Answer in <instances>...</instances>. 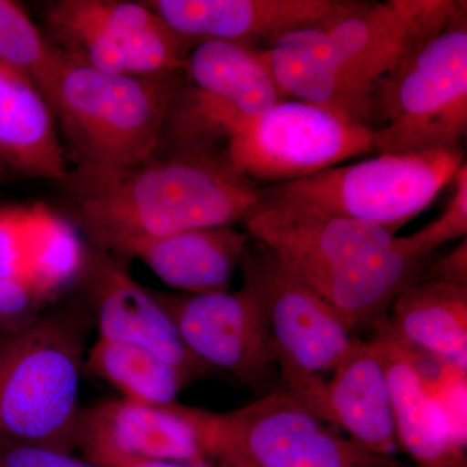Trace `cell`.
Here are the masks:
<instances>
[{"label":"cell","mask_w":467,"mask_h":467,"mask_svg":"<svg viewBox=\"0 0 467 467\" xmlns=\"http://www.w3.org/2000/svg\"><path fill=\"white\" fill-rule=\"evenodd\" d=\"M61 183L76 225L112 254L131 242L244 223L263 202L257 184L207 150H158L129 168L77 164Z\"/></svg>","instance_id":"obj_1"},{"label":"cell","mask_w":467,"mask_h":467,"mask_svg":"<svg viewBox=\"0 0 467 467\" xmlns=\"http://www.w3.org/2000/svg\"><path fill=\"white\" fill-rule=\"evenodd\" d=\"M461 3L358 2L328 23L285 34L260 57L284 99L337 110L371 128L380 86L447 26Z\"/></svg>","instance_id":"obj_2"},{"label":"cell","mask_w":467,"mask_h":467,"mask_svg":"<svg viewBox=\"0 0 467 467\" xmlns=\"http://www.w3.org/2000/svg\"><path fill=\"white\" fill-rule=\"evenodd\" d=\"M182 73L112 75L57 50L36 85L75 150L77 164L129 168L161 147Z\"/></svg>","instance_id":"obj_3"},{"label":"cell","mask_w":467,"mask_h":467,"mask_svg":"<svg viewBox=\"0 0 467 467\" xmlns=\"http://www.w3.org/2000/svg\"><path fill=\"white\" fill-rule=\"evenodd\" d=\"M92 318L85 304L48 306L0 334V441L73 453Z\"/></svg>","instance_id":"obj_4"},{"label":"cell","mask_w":467,"mask_h":467,"mask_svg":"<svg viewBox=\"0 0 467 467\" xmlns=\"http://www.w3.org/2000/svg\"><path fill=\"white\" fill-rule=\"evenodd\" d=\"M374 153L461 147L467 131V5L383 82L374 101Z\"/></svg>","instance_id":"obj_5"},{"label":"cell","mask_w":467,"mask_h":467,"mask_svg":"<svg viewBox=\"0 0 467 467\" xmlns=\"http://www.w3.org/2000/svg\"><path fill=\"white\" fill-rule=\"evenodd\" d=\"M466 164L462 147L377 153L292 182L260 187L267 201L303 202L398 233L450 186Z\"/></svg>","instance_id":"obj_6"},{"label":"cell","mask_w":467,"mask_h":467,"mask_svg":"<svg viewBox=\"0 0 467 467\" xmlns=\"http://www.w3.org/2000/svg\"><path fill=\"white\" fill-rule=\"evenodd\" d=\"M239 270L265 322L281 389L297 398L327 379L358 337L266 245L251 241Z\"/></svg>","instance_id":"obj_7"},{"label":"cell","mask_w":467,"mask_h":467,"mask_svg":"<svg viewBox=\"0 0 467 467\" xmlns=\"http://www.w3.org/2000/svg\"><path fill=\"white\" fill-rule=\"evenodd\" d=\"M223 153L236 173L259 187L272 186L374 153V130L346 113L285 99L243 117Z\"/></svg>","instance_id":"obj_8"},{"label":"cell","mask_w":467,"mask_h":467,"mask_svg":"<svg viewBox=\"0 0 467 467\" xmlns=\"http://www.w3.org/2000/svg\"><path fill=\"white\" fill-rule=\"evenodd\" d=\"M208 459L230 467H352L373 454L319 420L284 389L217 411L199 408Z\"/></svg>","instance_id":"obj_9"},{"label":"cell","mask_w":467,"mask_h":467,"mask_svg":"<svg viewBox=\"0 0 467 467\" xmlns=\"http://www.w3.org/2000/svg\"><path fill=\"white\" fill-rule=\"evenodd\" d=\"M45 24L57 50L112 75L183 72L192 46L144 2L60 0L46 9Z\"/></svg>","instance_id":"obj_10"},{"label":"cell","mask_w":467,"mask_h":467,"mask_svg":"<svg viewBox=\"0 0 467 467\" xmlns=\"http://www.w3.org/2000/svg\"><path fill=\"white\" fill-rule=\"evenodd\" d=\"M193 358L254 389L272 386L275 350L256 300L244 287L211 294L153 291Z\"/></svg>","instance_id":"obj_11"},{"label":"cell","mask_w":467,"mask_h":467,"mask_svg":"<svg viewBox=\"0 0 467 467\" xmlns=\"http://www.w3.org/2000/svg\"><path fill=\"white\" fill-rule=\"evenodd\" d=\"M98 337L149 350L192 380L211 373L184 346L153 290L138 284L109 252L88 245L78 282Z\"/></svg>","instance_id":"obj_12"},{"label":"cell","mask_w":467,"mask_h":467,"mask_svg":"<svg viewBox=\"0 0 467 467\" xmlns=\"http://www.w3.org/2000/svg\"><path fill=\"white\" fill-rule=\"evenodd\" d=\"M294 399L368 453L393 457L399 450L386 358L374 337H356L327 379Z\"/></svg>","instance_id":"obj_13"},{"label":"cell","mask_w":467,"mask_h":467,"mask_svg":"<svg viewBox=\"0 0 467 467\" xmlns=\"http://www.w3.org/2000/svg\"><path fill=\"white\" fill-rule=\"evenodd\" d=\"M144 3L192 45L225 41L251 47L257 42L267 47L285 34L328 23L358 5L352 0H146Z\"/></svg>","instance_id":"obj_14"},{"label":"cell","mask_w":467,"mask_h":467,"mask_svg":"<svg viewBox=\"0 0 467 467\" xmlns=\"http://www.w3.org/2000/svg\"><path fill=\"white\" fill-rule=\"evenodd\" d=\"M76 451L84 457L109 451L173 462H212L199 435L198 408L178 401L144 405L115 399L79 409Z\"/></svg>","instance_id":"obj_15"},{"label":"cell","mask_w":467,"mask_h":467,"mask_svg":"<svg viewBox=\"0 0 467 467\" xmlns=\"http://www.w3.org/2000/svg\"><path fill=\"white\" fill-rule=\"evenodd\" d=\"M244 230L290 265H337L382 251L396 238L383 227L303 202L267 199L244 221Z\"/></svg>","instance_id":"obj_16"},{"label":"cell","mask_w":467,"mask_h":467,"mask_svg":"<svg viewBox=\"0 0 467 467\" xmlns=\"http://www.w3.org/2000/svg\"><path fill=\"white\" fill-rule=\"evenodd\" d=\"M285 263V261H284ZM430 256L407 250L400 238L382 251L337 265H290L355 335L389 321L393 301L423 279Z\"/></svg>","instance_id":"obj_17"},{"label":"cell","mask_w":467,"mask_h":467,"mask_svg":"<svg viewBox=\"0 0 467 467\" xmlns=\"http://www.w3.org/2000/svg\"><path fill=\"white\" fill-rule=\"evenodd\" d=\"M251 241L234 226L202 227L128 243L115 254L140 260L175 292L211 294L229 290Z\"/></svg>","instance_id":"obj_18"},{"label":"cell","mask_w":467,"mask_h":467,"mask_svg":"<svg viewBox=\"0 0 467 467\" xmlns=\"http://www.w3.org/2000/svg\"><path fill=\"white\" fill-rule=\"evenodd\" d=\"M0 159L30 177L63 182L69 168L47 100L26 73L0 61Z\"/></svg>","instance_id":"obj_19"},{"label":"cell","mask_w":467,"mask_h":467,"mask_svg":"<svg viewBox=\"0 0 467 467\" xmlns=\"http://www.w3.org/2000/svg\"><path fill=\"white\" fill-rule=\"evenodd\" d=\"M373 337L386 358L399 448L418 467H467L466 448L454 441L407 350L382 333Z\"/></svg>","instance_id":"obj_20"},{"label":"cell","mask_w":467,"mask_h":467,"mask_svg":"<svg viewBox=\"0 0 467 467\" xmlns=\"http://www.w3.org/2000/svg\"><path fill=\"white\" fill-rule=\"evenodd\" d=\"M376 333L467 370V287L420 279L396 297Z\"/></svg>","instance_id":"obj_21"},{"label":"cell","mask_w":467,"mask_h":467,"mask_svg":"<svg viewBox=\"0 0 467 467\" xmlns=\"http://www.w3.org/2000/svg\"><path fill=\"white\" fill-rule=\"evenodd\" d=\"M189 86L229 103L247 116L285 100L259 48L225 41L202 42L184 61Z\"/></svg>","instance_id":"obj_22"},{"label":"cell","mask_w":467,"mask_h":467,"mask_svg":"<svg viewBox=\"0 0 467 467\" xmlns=\"http://www.w3.org/2000/svg\"><path fill=\"white\" fill-rule=\"evenodd\" d=\"M26 282L54 301L81 275L88 245L66 217L42 202L23 205Z\"/></svg>","instance_id":"obj_23"},{"label":"cell","mask_w":467,"mask_h":467,"mask_svg":"<svg viewBox=\"0 0 467 467\" xmlns=\"http://www.w3.org/2000/svg\"><path fill=\"white\" fill-rule=\"evenodd\" d=\"M85 374L110 384L124 400L144 405L177 402L192 378L149 350L98 337L86 353Z\"/></svg>","instance_id":"obj_24"},{"label":"cell","mask_w":467,"mask_h":467,"mask_svg":"<svg viewBox=\"0 0 467 467\" xmlns=\"http://www.w3.org/2000/svg\"><path fill=\"white\" fill-rule=\"evenodd\" d=\"M55 47L17 3L0 0V61L34 82L55 57Z\"/></svg>","instance_id":"obj_25"},{"label":"cell","mask_w":467,"mask_h":467,"mask_svg":"<svg viewBox=\"0 0 467 467\" xmlns=\"http://www.w3.org/2000/svg\"><path fill=\"white\" fill-rule=\"evenodd\" d=\"M451 184V193L441 216L411 235L400 236L407 250L431 256L445 243L467 238V164L461 167Z\"/></svg>","instance_id":"obj_26"},{"label":"cell","mask_w":467,"mask_h":467,"mask_svg":"<svg viewBox=\"0 0 467 467\" xmlns=\"http://www.w3.org/2000/svg\"><path fill=\"white\" fill-rule=\"evenodd\" d=\"M447 422L454 441L467 447V370L447 364L435 376L422 378Z\"/></svg>","instance_id":"obj_27"},{"label":"cell","mask_w":467,"mask_h":467,"mask_svg":"<svg viewBox=\"0 0 467 467\" xmlns=\"http://www.w3.org/2000/svg\"><path fill=\"white\" fill-rule=\"evenodd\" d=\"M52 304L29 285L0 278V334L32 324Z\"/></svg>","instance_id":"obj_28"},{"label":"cell","mask_w":467,"mask_h":467,"mask_svg":"<svg viewBox=\"0 0 467 467\" xmlns=\"http://www.w3.org/2000/svg\"><path fill=\"white\" fill-rule=\"evenodd\" d=\"M23 205L0 207V278L26 284Z\"/></svg>","instance_id":"obj_29"},{"label":"cell","mask_w":467,"mask_h":467,"mask_svg":"<svg viewBox=\"0 0 467 467\" xmlns=\"http://www.w3.org/2000/svg\"><path fill=\"white\" fill-rule=\"evenodd\" d=\"M0 467H101L73 453L0 441Z\"/></svg>","instance_id":"obj_30"},{"label":"cell","mask_w":467,"mask_h":467,"mask_svg":"<svg viewBox=\"0 0 467 467\" xmlns=\"http://www.w3.org/2000/svg\"><path fill=\"white\" fill-rule=\"evenodd\" d=\"M423 279L467 287V238L447 256L429 263Z\"/></svg>","instance_id":"obj_31"},{"label":"cell","mask_w":467,"mask_h":467,"mask_svg":"<svg viewBox=\"0 0 467 467\" xmlns=\"http://www.w3.org/2000/svg\"><path fill=\"white\" fill-rule=\"evenodd\" d=\"M101 467H218L213 462L184 463L173 461L144 459V457L129 456L119 453H95L84 457Z\"/></svg>","instance_id":"obj_32"},{"label":"cell","mask_w":467,"mask_h":467,"mask_svg":"<svg viewBox=\"0 0 467 467\" xmlns=\"http://www.w3.org/2000/svg\"><path fill=\"white\" fill-rule=\"evenodd\" d=\"M352 467H401L395 457L370 456Z\"/></svg>","instance_id":"obj_33"},{"label":"cell","mask_w":467,"mask_h":467,"mask_svg":"<svg viewBox=\"0 0 467 467\" xmlns=\"http://www.w3.org/2000/svg\"><path fill=\"white\" fill-rule=\"evenodd\" d=\"M218 467H230V466H218Z\"/></svg>","instance_id":"obj_34"}]
</instances>
